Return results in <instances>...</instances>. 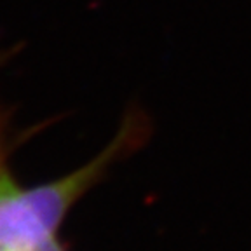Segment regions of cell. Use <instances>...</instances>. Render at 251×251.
<instances>
[{
	"label": "cell",
	"mask_w": 251,
	"mask_h": 251,
	"mask_svg": "<svg viewBox=\"0 0 251 251\" xmlns=\"http://www.w3.org/2000/svg\"><path fill=\"white\" fill-rule=\"evenodd\" d=\"M152 133L149 115L127 110L108 145L67 176L25 188L12 176L0 145V251H28L56 235L65 216L108 169L145 145Z\"/></svg>",
	"instance_id": "1"
},
{
	"label": "cell",
	"mask_w": 251,
	"mask_h": 251,
	"mask_svg": "<svg viewBox=\"0 0 251 251\" xmlns=\"http://www.w3.org/2000/svg\"><path fill=\"white\" fill-rule=\"evenodd\" d=\"M28 251H65V248H63L61 243L56 239V235H52V237H49V239L42 241V243L30 248Z\"/></svg>",
	"instance_id": "2"
}]
</instances>
